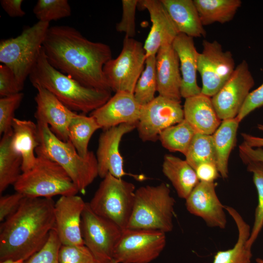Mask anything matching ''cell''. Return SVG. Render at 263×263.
I'll return each mask as SVG.
<instances>
[{
    "label": "cell",
    "instance_id": "9c48e42d",
    "mask_svg": "<svg viewBox=\"0 0 263 263\" xmlns=\"http://www.w3.org/2000/svg\"><path fill=\"white\" fill-rule=\"evenodd\" d=\"M144 45L134 38H124L119 56L104 66L103 72L111 91L133 94L136 83L145 68Z\"/></svg>",
    "mask_w": 263,
    "mask_h": 263
},
{
    "label": "cell",
    "instance_id": "d6a6232c",
    "mask_svg": "<svg viewBox=\"0 0 263 263\" xmlns=\"http://www.w3.org/2000/svg\"><path fill=\"white\" fill-rule=\"evenodd\" d=\"M185 156V160L195 170L203 163L216 165L212 135L196 133Z\"/></svg>",
    "mask_w": 263,
    "mask_h": 263
},
{
    "label": "cell",
    "instance_id": "836d02e7",
    "mask_svg": "<svg viewBox=\"0 0 263 263\" xmlns=\"http://www.w3.org/2000/svg\"><path fill=\"white\" fill-rule=\"evenodd\" d=\"M157 91L156 56L146 58L145 67L139 78L133 93L137 102L143 106L151 102Z\"/></svg>",
    "mask_w": 263,
    "mask_h": 263
},
{
    "label": "cell",
    "instance_id": "1f68e13d",
    "mask_svg": "<svg viewBox=\"0 0 263 263\" xmlns=\"http://www.w3.org/2000/svg\"><path fill=\"white\" fill-rule=\"evenodd\" d=\"M196 132L184 119L180 123L164 130L159 140L165 149L171 152H179L186 155Z\"/></svg>",
    "mask_w": 263,
    "mask_h": 263
},
{
    "label": "cell",
    "instance_id": "7a4b0ae2",
    "mask_svg": "<svg viewBox=\"0 0 263 263\" xmlns=\"http://www.w3.org/2000/svg\"><path fill=\"white\" fill-rule=\"evenodd\" d=\"M54 206L52 198H24L0 224V261H24L44 246L54 228Z\"/></svg>",
    "mask_w": 263,
    "mask_h": 263
},
{
    "label": "cell",
    "instance_id": "d4e9b609",
    "mask_svg": "<svg viewBox=\"0 0 263 263\" xmlns=\"http://www.w3.org/2000/svg\"><path fill=\"white\" fill-rule=\"evenodd\" d=\"M179 33L192 38L205 37L206 32L192 0H161Z\"/></svg>",
    "mask_w": 263,
    "mask_h": 263
},
{
    "label": "cell",
    "instance_id": "ab89813d",
    "mask_svg": "<svg viewBox=\"0 0 263 263\" xmlns=\"http://www.w3.org/2000/svg\"><path fill=\"white\" fill-rule=\"evenodd\" d=\"M138 0H122V18L116 30L125 34V37L133 38L136 34L135 14Z\"/></svg>",
    "mask_w": 263,
    "mask_h": 263
},
{
    "label": "cell",
    "instance_id": "f546056e",
    "mask_svg": "<svg viewBox=\"0 0 263 263\" xmlns=\"http://www.w3.org/2000/svg\"><path fill=\"white\" fill-rule=\"evenodd\" d=\"M203 26L225 23L234 18L241 6L240 0H193Z\"/></svg>",
    "mask_w": 263,
    "mask_h": 263
},
{
    "label": "cell",
    "instance_id": "8992f818",
    "mask_svg": "<svg viewBox=\"0 0 263 263\" xmlns=\"http://www.w3.org/2000/svg\"><path fill=\"white\" fill-rule=\"evenodd\" d=\"M16 192L26 197L52 198L76 195L78 189L65 170L57 163L37 155L33 167L22 172L13 185Z\"/></svg>",
    "mask_w": 263,
    "mask_h": 263
},
{
    "label": "cell",
    "instance_id": "f1b7e54d",
    "mask_svg": "<svg viewBox=\"0 0 263 263\" xmlns=\"http://www.w3.org/2000/svg\"><path fill=\"white\" fill-rule=\"evenodd\" d=\"M12 130L2 135L0 141V193L14 185L22 173L21 155L11 147Z\"/></svg>",
    "mask_w": 263,
    "mask_h": 263
},
{
    "label": "cell",
    "instance_id": "7c38bea8",
    "mask_svg": "<svg viewBox=\"0 0 263 263\" xmlns=\"http://www.w3.org/2000/svg\"><path fill=\"white\" fill-rule=\"evenodd\" d=\"M166 244V233L162 231L126 228L113 259L118 263H149L159 256Z\"/></svg>",
    "mask_w": 263,
    "mask_h": 263
},
{
    "label": "cell",
    "instance_id": "4316f807",
    "mask_svg": "<svg viewBox=\"0 0 263 263\" xmlns=\"http://www.w3.org/2000/svg\"><path fill=\"white\" fill-rule=\"evenodd\" d=\"M224 207L236 225L238 239L232 248L217 252L213 263H251V247L247 244L250 235V227L235 208L228 206H224Z\"/></svg>",
    "mask_w": 263,
    "mask_h": 263
},
{
    "label": "cell",
    "instance_id": "7dc6e473",
    "mask_svg": "<svg viewBox=\"0 0 263 263\" xmlns=\"http://www.w3.org/2000/svg\"><path fill=\"white\" fill-rule=\"evenodd\" d=\"M242 136L247 145L252 148L263 147V137L254 136L246 133H242Z\"/></svg>",
    "mask_w": 263,
    "mask_h": 263
},
{
    "label": "cell",
    "instance_id": "4dcf8cb0",
    "mask_svg": "<svg viewBox=\"0 0 263 263\" xmlns=\"http://www.w3.org/2000/svg\"><path fill=\"white\" fill-rule=\"evenodd\" d=\"M99 129L100 126L93 116L76 113L68 127V140L78 153L85 157L89 151L88 145L91 138Z\"/></svg>",
    "mask_w": 263,
    "mask_h": 263
},
{
    "label": "cell",
    "instance_id": "f907efd6",
    "mask_svg": "<svg viewBox=\"0 0 263 263\" xmlns=\"http://www.w3.org/2000/svg\"><path fill=\"white\" fill-rule=\"evenodd\" d=\"M256 262L257 263H263V259L261 258H259L257 260Z\"/></svg>",
    "mask_w": 263,
    "mask_h": 263
},
{
    "label": "cell",
    "instance_id": "74e56055",
    "mask_svg": "<svg viewBox=\"0 0 263 263\" xmlns=\"http://www.w3.org/2000/svg\"><path fill=\"white\" fill-rule=\"evenodd\" d=\"M61 245L56 231L52 229L44 246L26 263H59L58 253Z\"/></svg>",
    "mask_w": 263,
    "mask_h": 263
},
{
    "label": "cell",
    "instance_id": "52a82bcc",
    "mask_svg": "<svg viewBox=\"0 0 263 263\" xmlns=\"http://www.w3.org/2000/svg\"><path fill=\"white\" fill-rule=\"evenodd\" d=\"M49 22L38 21L19 36L0 42V62L14 73L24 87L41 52Z\"/></svg>",
    "mask_w": 263,
    "mask_h": 263
},
{
    "label": "cell",
    "instance_id": "e575fe53",
    "mask_svg": "<svg viewBox=\"0 0 263 263\" xmlns=\"http://www.w3.org/2000/svg\"><path fill=\"white\" fill-rule=\"evenodd\" d=\"M247 170L252 173L254 184L258 194V204L255 212V219L247 245L252 247L263 227V163L253 161L244 162Z\"/></svg>",
    "mask_w": 263,
    "mask_h": 263
},
{
    "label": "cell",
    "instance_id": "3957f363",
    "mask_svg": "<svg viewBox=\"0 0 263 263\" xmlns=\"http://www.w3.org/2000/svg\"><path fill=\"white\" fill-rule=\"evenodd\" d=\"M29 77L34 87L45 88L75 112L92 113L111 97V91L86 87L55 68L48 61L42 47Z\"/></svg>",
    "mask_w": 263,
    "mask_h": 263
},
{
    "label": "cell",
    "instance_id": "681fc988",
    "mask_svg": "<svg viewBox=\"0 0 263 263\" xmlns=\"http://www.w3.org/2000/svg\"><path fill=\"white\" fill-rule=\"evenodd\" d=\"M257 128L260 131H263V124H258Z\"/></svg>",
    "mask_w": 263,
    "mask_h": 263
},
{
    "label": "cell",
    "instance_id": "d6986e66",
    "mask_svg": "<svg viewBox=\"0 0 263 263\" xmlns=\"http://www.w3.org/2000/svg\"><path fill=\"white\" fill-rule=\"evenodd\" d=\"M141 106L133 94L116 92L102 106L91 113L104 130L122 124H137Z\"/></svg>",
    "mask_w": 263,
    "mask_h": 263
},
{
    "label": "cell",
    "instance_id": "6da1fadb",
    "mask_svg": "<svg viewBox=\"0 0 263 263\" xmlns=\"http://www.w3.org/2000/svg\"><path fill=\"white\" fill-rule=\"evenodd\" d=\"M42 49L57 70L86 87L111 91L103 72L112 58L108 45L89 40L72 27L56 25L48 29Z\"/></svg>",
    "mask_w": 263,
    "mask_h": 263
},
{
    "label": "cell",
    "instance_id": "ac0fdd59",
    "mask_svg": "<svg viewBox=\"0 0 263 263\" xmlns=\"http://www.w3.org/2000/svg\"><path fill=\"white\" fill-rule=\"evenodd\" d=\"M35 97L36 110L35 117L37 122L49 125L51 130L60 139L68 141L69 125L77 113L61 103L54 94L40 86Z\"/></svg>",
    "mask_w": 263,
    "mask_h": 263
},
{
    "label": "cell",
    "instance_id": "f6af8a7d",
    "mask_svg": "<svg viewBox=\"0 0 263 263\" xmlns=\"http://www.w3.org/2000/svg\"><path fill=\"white\" fill-rule=\"evenodd\" d=\"M239 152L243 162L253 161L263 163V149L252 148L243 142L239 146Z\"/></svg>",
    "mask_w": 263,
    "mask_h": 263
},
{
    "label": "cell",
    "instance_id": "cb8c5ba5",
    "mask_svg": "<svg viewBox=\"0 0 263 263\" xmlns=\"http://www.w3.org/2000/svg\"><path fill=\"white\" fill-rule=\"evenodd\" d=\"M12 148L22 159V172L31 169L36 161V150L39 145L37 124L31 120L14 118L12 125Z\"/></svg>",
    "mask_w": 263,
    "mask_h": 263
},
{
    "label": "cell",
    "instance_id": "9a60e30c",
    "mask_svg": "<svg viewBox=\"0 0 263 263\" xmlns=\"http://www.w3.org/2000/svg\"><path fill=\"white\" fill-rule=\"evenodd\" d=\"M85 204L82 198L76 194L61 196L55 203L54 229L62 245H84L81 218Z\"/></svg>",
    "mask_w": 263,
    "mask_h": 263
},
{
    "label": "cell",
    "instance_id": "ee69618b",
    "mask_svg": "<svg viewBox=\"0 0 263 263\" xmlns=\"http://www.w3.org/2000/svg\"><path fill=\"white\" fill-rule=\"evenodd\" d=\"M195 170L200 182H214L220 175L216 165L213 163L201 164Z\"/></svg>",
    "mask_w": 263,
    "mask_h": 263
},
{
    "label": "cell",
    "instance_id": "ffe728a7",
    "mask_svg": "<svg viewBox=\"0 0 263 263\" xmlns=\"http://www.w3.org/2000/svg\"><path fill=\"white\" fill-rule=\"evenodd\" d=\"M139 5L147 10L151 22L144 44L147 58L156 56L162 46L172 44L179 32L161 0H141Z\"/></svg>",
    "mask_w": 263,
    "mask_h": 263
},
{
    "label": "cell",
    "instance_id": "5bb4252c",
    "mask_svg": "<svg viewBox=\"0 0 263 263\" xmlns=\"http://www.w3.org/2000/svg\"><path fill=\"white\" fill-rule=\"evenodd\" d=\"M254 84L248 64L243 60L235 67L221 89L211 97L214 108L221 121L237 117Z\"/></svg>",
    "mask_w": 263,
    "mask_h": 263
},
{
    "label": "cell",
    "instance_id": "5b68a950",
    "mask_svg": "<svg viewBox=\"0 0 263 263\" xmlns=\"http://www.w3.org/2000/svg\"><path fill=\"white\" fill-rule=\"evenodd\" d=\"M175 203L169 188L164 183L140 187L135 192L127 228L155 230L165 233L171 231Z\"/></svg>",
    "mask_w": 263,
    "mask_h": 263
},
{
    "label": "cell",
    "instance_id": "4fadbf2b",
    "mask_svg": "<svg viewBox=\"0 0 263 263\" xmlns=\"http://www.w3.org/2000/svg\"><path fill=\"white\" fill-rule=\"evenodd\" d=\"M184 119L181 102L159 95L141 106L136 127L139 137L144 142H155L164 130Z\"/></svg>",
    "mask_w": 263,
    "mask_h": 263
},
{
    "label": "cell",
    "instance_id": "d590c367",
    "mask_svg": "<svg viewBox=\"0 0 263 263\" xmlns=\"http://www.w3.org/2000/svg\"><path fill=\"white\" fill-rule=\"evenodd\" d=\"M33 13L39 21L50 23L70 16L71 8L67 0H38Z\"/></svg>",
    "mask_w": 263,
    "mask_h": 263
},
{
    "label": "cell",
    "instance_id": "44dd1931",
    "mask_svg": "<svg viewBox=\"0 0 263 263\" xmlns=\"http://www.w3.org/2000/svg\"><path fill=\"white\" fill-rule=\"evenodd\" d=\"M156 74L159 95L181 102L182 76L180 63L172 44L164 45L157 52Z\"/></svg>",
    "mask_w": 263,
    "mask_h": 263
},
{
    "label": "cell",
    "instance_id": "60d3db41",
    "mask_svg": "<svg viewBox=\"0 0 263 263\" xmlns=\"http://www.w3.org/2000/svg\"><path fill=\"white\" fill-rule=\"evenodd\" d=\"M23 88L13 71L4 64L0 65V96H6L21 92Z\"/></svg>",
    "mask_w": 263,
    "mask_h": 263
},
{
    "label": "cell",
    "instance_id": "c3c4849f",
    "mask_svg": "<svg viewBox=\"0 0 263 263\" xmlns=\"http://www.w3.org/2000/svg\"><path fill=\"white\" fill-rule=\"evenodd\" d=\"M24 261L21 260H6L0 261V263H23Z\"/></svg>",
    "mask_w": 263,
    "mask_h": 263
},
{
    "label": "cell",
    "instance_id": "603a6c76",
    "mask_svg": "<svg viewBox=\"0 0 263 263\" xmlns=\"http://www.w3.org/2000/svg\"><path fill=\"white\" fill-rule=\"evenodd\" d=\"M184 119L196 133L212 135L222 121L217 115L211 97L201 93L185 99Z\"/></svg>",
    "mask_w": 263,
    "mask_h": 263
},
{
    "label": "cell",
    "instance_id": "ba28073f",
    "mask_svg": "<svg viewBox=\"0 0 263 263\" xmlns=\"http://www.w3.org/2000/svg\"><path fill=\"white\" fill-rule=\"evenodd\" d=\"M103 179L89 202L90 207L96 214L126 229L133 209L135 187L110 173Z\"/></svg>",
    "mask_w": 263,
    "mask_h": 263
},
{
    "label": "cell",
    "instance_id": "8d00e7d4",
    "mask_svg": "<svg viewBox=\"0 0 263 263\" xmlns=\"http://www.w3.org/2000/svg\"><path fill=\"white\" fill-rule=\"evenodd\" d=\"M21 92L0 98V134L12 129L14 113L23 97Z\"/></svg>",
    "mask_w": 263,
    "mask_h": 263
},
{
    "label": "cell",
    "instance_id": "277c9868",
    "mask_svg": "<svg viewBox=\"0 0 263 263\" xmlns=\"http://www.w3.org/2000/svg\"><path fill=\"white\" fill-rule=\"evenodd\" d=\"M39 145L37 155H44L59 165L67 173L79 192L84 194L87 188L98 176L96 155L89 151L81 156L70 141H63L51 130L48 125L37 122Z\"/></svg>",
    "mask_w": 263,
    "mask_h": 263
},
{
    "label": "cell",
    "instance_id": "816d5d0a",
    "mask_svg": "<svg viewBox=\"0 0 263 263\" xmlns=\"http://www.w3.org/2000/svg\"><path fill=\"white\" fill-rule=\"evenodd\" d=\"M109 263H118V262L113 259Z\"/></svg>",
    "mask_w": 263,
    "mask_h": 263
},
{
    "label": "cell",
    "instance_id": "f35d334b",
    "mask_svg": "<svg viewBox=\"0 0 263 263\" xmlns=\"http://www.w3.org/2000/svg\"><path fill=\"white\" fill-rule=\"evenodd\" d=\"M58 259L59 263H100L85 245H61Z\"/></svg>",
    "mask_w": 263,
    "mask_h": 263
},
{
    "label": "cell",
    "instance_id": "7bdbcfd3",
    "mask_svg": "<svg viewBox=\"0 0 263 263\" xmlns=\"http://www.w3.org/2000/svg\"><path fill=\"white\" fill-rule=\"evenodd\" d=\"M25 196L16 192L0 198V221L2 222L19 207Z\"/></svg>",
    "mask_w": 263,
    "mask_h": 263
},
{
    "label": "cell",
    "instance_id": "7402d4cb",
    "mask_svg": "<svg viewBox=\"0 0 263 263\" xmlns=\"http://www.w3.org/2000/svg\"><path fill=\"white\" fill-rule=\"evenodd\" d=\"M172 46L179 60L182 97L186 99L200 94L201 87L198 85L196 78L199 53L196 50L193 38L179 33Z\"/></svg>",
    "mask_w": 263,
    "mask_h": 263
},
{
    "label": "cell",
    "instance_id": "83f0119b",
    "mask_svg": "<svg viewBox=\"0 0 263 263\" xmlns=\"http://www.w3.org/2000/svg\"><path fill=\"white\" fill-rule=\"evenodd\" d=\"M239 123L236 118L223 120L212 135L216 153V166L223 179L228 177L229 157L236 143Z\"/></svg>",
    "mask_w": 263,
    "mask_h": 263
},
{
    "label": "cell",
    "instance_id": "8fae6325",
    "mask_svg": "<svg viewBox=\"0 0 263 263\" xmlns=\"http://www.w3.org/2000/svg\"><path fill=\"white\" fill-rule=\"evenodd\" d=\"M202 46L197 68L202 80L201 93L212 97L233 74L235 61L231 53L224 51L216 40H204Z\"/></svg>",
    "mask_w": 263,
    "mask_h": 263
},
{
    "label": "cell",
    "instance_id": "e0dca14e",
    "mask_svg": "<svg viewBox=\"0 0 263 263\" xmlns=\"http://www.w3.org/2000/svg\"><path fill=\"white\" fill-rule=\"evenodd\" d=\"M215 188L214 182H199L186 199V206L189 213L202 218L208 226L224 229L227 223L225 209Z\"/></svg>",
    "mask_w": 263,
    "mask_h": 263
},
{
    "label": "cell",
    "instance_id": "2e32d148",
    "mask_svg": "<svg viewBox=\"0 0 263 263\" xmlns=\"http://www.w3.org/2000/svg\"><path fill=\"white\" fill-rule=\"evenodd\" d=\"M137 127V124H122L104 130L98 139L96 157L98 176L104 178L108 173L121 178L128 175L119 150L123 136Z\"/></svg>",
    "mask_w": 263,
    "mask_h": 263
},
{
    "label": "cell",
    "instance_id": "30bf717a",
    "mask_svg": "<svg viewBox=\"0 0 263 263\" xmlns=\"http://www.w3.org/2000/svg\"><path fill=\"white\" fill-rule=\"evenodd\" d=\"M123 230L113 222L95 213L86 202L81 218L82 238L84 245L100 263H109L113 259Z\"/></svg>",
    "mask_w": 263,
    "mask_h": 263
},
{
    "label": "cell",
    "instance_id": "bcb514c9",
    "mask_svg": "<svg viewBox=\"0 0 263 263\" xmlns=\"http://www.w3.org/2000/svg\"><path fill=\"white\" fill-rule=\"evenodd\" d=\"M22 0H1V6L7 15L12 18L22 17L25 12L21 8Z\"/></svg>",
    "mask_w": 263,
    "mask_h": 263
},
{
    "label": "cell",
    "instance_id": "484cf974",
    "mask_svg": "<svg viewBox=\"0 0 263 263\" xmlns=\"http://www.w3.org/2000/svg\"><path fill=\"white\" fill-rule=\"evenodd\" d=\"M162 172L170 181L178 196L186 199L199 183L195 169L187 162L171 154H166Z\"/></svg>",
    "mask_w": 263,
    "mask_h": 263
},
{
    "label": "cell",
    "instance_id": "b9f144b4",
    "mask_svg": "<svg viewBox=\"0 0 263 263\" xmlns=\"http://www.w3.org/2000/svg\"><path fill=\"white\" fill-rule=\"evenodd\" d=\"M263 107V83L248 94L236 119L239 122L257 109Z\"/></svg>",
    "mask_w": 263,
    "mask_h": 263
}]
</instances>
